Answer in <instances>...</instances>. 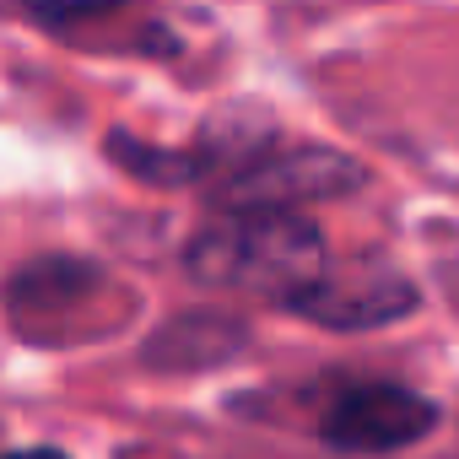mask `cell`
Instances as JSON below:
<instances>
[{
    "label": "cell",
    "mask_w": 459,
    "mask_h": 459,
    "mask_svg": "<svg viewBox=\"0 0 459 459\" xmlns=\"http://www.w3.org/2000/svg\"><path fill=\"white\" fill-rule=\"evenodd\" d=\"M189 276L221 292L298 303L330 265L319 227L298 211H233L189 244Z\"/></svg>",
    "instance_id": "1"
},
{
    "label": "cell",
    "mask_w": 459,
    "mask_h": 459,
    "mask_svg": "<svg viewBox=\"0 0 459 459\" xmlns=\"http://www.w3.org/2000/svg\"><path fill=\"white\" fill-rule=\"evenodd\" d=\"M0 298H6L12 330L39 346H82L125 319V308H114L119 303L114 276L92 260H65V255L12 271Z\"/></svg>",
    "instance_id": "2"
},
{
    "label": "cell",
    "mask_w": 459,
    "mask_h": 459,
    "mask_svg": "<svg viewBox=\"0 0 459 459\" xmlns=\"http://www.w3.org/2000/svg\"><path fill=\"white\" fill-rule=\"evenodd\" d=\"M437 427V411L400 384H351L319 416V437L341 454H394Z\"/></svg>",
    "instance_id": "3"
},
{
    "label": "cell",
    "mask_w": 459,
    "mask_h": 459,
    "mask_svg": "<svg viewBox=\"0 0 459 459\" xmlns=\"http://www.w3.org/2000/svg\"><path fill=\"white\" fill-rule=\"evenodd\" d=\"M357 184H362V168L351 157L308 146V152H281V157L244 168L221 189V205L227 211H298L314 200H341Z\"/></svg>",
    "instance_id": "4"
},
{
    "label": "cell",
    "mask_w": 459,
    "mask_h": 459,
    "mask_svg": "<svg viewBox=\"0 0 459 459\" xmlns=\"http://www.w3.org/2000/svg\"><path fill=\"white\" fill-rule=\"evenodd\" d=\"M292 308L325 330H378V325L405 319L416 308V287L394 265H378V260L325 265V276Z\"/></svg>",
    "instance_id": "5"
},
{
    "label": "cell",
    "mask_w": 459,
    "mask_h": 459,
    "mask_svg": "<svg viewBox=\"0 0 459 459\" xmlns=\"http://www.w3.org/2000/svg\"><path fill=\"white\" fill-rule=\"evenodd\" d=\"M0 459H65L60 448H28V454H0Z\"/></svg>",
    "instance_id": "6"
}]
</instances>
